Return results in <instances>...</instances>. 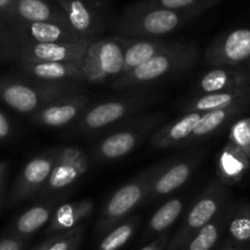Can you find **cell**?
<instances>
[{
	"mask_svg": "<svg viewBox=\"0 0 250 250\" xmlns=\"http://www.w3.org/2000/svg\"><path fill=\"white\" fill-rule=\"evenodd\" d=\"M210 7L171 10L142 0L129 5L114 24L116 36L132 39H159L187 26Z\"/></svg>",
	"mask_w": 250,
	"mask_h": 250,
	"instance_id": "cell-1",
	"label": "cell"
},
{
	"mask_svg": "<svg viewBox=\"0 0 250 250\" xmlns=\"http://www.w3.org/2000/svg\"><path fill=\"white\" fill-rule=\"evenodd\" d=\"M73 250H80V247H77V248H75Z\"/></svg>",
	"mask_w": 250,
	"mask_h": 250,
	"instance_id": "cell-45",
	"label": "cell"
},
{
	"mask_svg": "<svg viewBox=\"0 0 250 250\" xmlns=\"http://www.w3.org/2000/svg\"><path fill=\"white\" fill-rule=\"evenodd\" d=\"M248 109H250V105H237V106L227 107V109L203 112L199 124L197 125L185 146H194V144L215 137L222 129L233 124V121L238 120V117Z\"/></svg>",
	"mask_w": 250,
	"mask_h": 250,
	"instance_id": "cell-20",
	"label": "cell"
},
{
	"mask_svg": "<svg viewBox=\"0 0 250 250\" xmlns=\"http://www.w3.org/2000/svg\"><path fill=\"white\" fill-rule=\"evenodd\" d=\"M202 160L203 154L194 153L186 158L158 164V168L151 178L146 203L167 197L183 187L199 167Z\"/></svg>",
	"mask_w": 250,
	"mask_h": 250,
	"instance_id": "cell-13",
	"label": "cell"
},
{
	"mask_svg": "<svg viewBox=\"0 0 250 250\" xmlns=\"http://www.w3.org/2000/svg\"><path fill=\"white\" fill-rule=\"evenodd\" d=\"M250 85V68L212 67L200 76L194 87L195 95L227 92Z\"/></svg>",
	"mask_w": 250,
	"mask_h": 250,
	"instance_id": "cell-17",
	"label": "cell"
},
{
	"mask_svg": "<svg viewBox=\"0 0 250 250\" xmlns=\"http://www.w3.org/2000/svg\"><path fill=\"white\" fill-rule=\"evenodd\" d=\"M158 164L125 183L109 198L100 212V217L95 226V236H105L110 229L129 217L136 208L146 203L151 178Z\"/></svg>",
	"mask_w": 250,
	"mask_h": 250,
	"instance_id": "cell-6",
	"label": "cell"
},
{
	"mask_svg": "<svg viewBox=\"0 0 250 250\" xmlns=\"http://www.w3.org/2000/svg\"><path fill=\"white\" fill-rule=\"evenodd\" d=\"M12 60L20 62H82L90 43H22L14 38Z\"/></svg>",
	"mask_w": 250,
	"mask_h": 250,
	"instance_id": "cell-12",
	"label": "cell"
},
{
	"mask_svg": "<svg viewBox=\"0 0 250 250\" xmlns=\"http://www.w3.org/2000/svg\"><path fill=\"white\" fill-rule=\"evenodd\" d=\"M7 29L22 43H90L70 27L51 22L14 21Z\"/></svg>",
	"mask_w": 250,
	"mask_h": 250,
	"instance_id": "cell-15",
	"label": "cell"
},
{
	"mask_svg": "<svg viewBox=\"0 0 250 250\" xmlns=\"http://www.w3.org/2000/svg\"><path fill=\"white\" fill-rule=\"evenodd\" d=\"M205 60L211 67L250 68V27L215 37L205 50Z\"/></svg>",
	"mask_w": 250,
	"mask_h": 250,
	"instance_id": "cell-10",
	"label": "cell"
},
{
	"mask_svg": "<svg viewBox=\"0 0 250 250\" xmlns=\"http://www.w3.org/2000/svg\"><path fill=\"white\" fill-rule=\"evenodd\" d=\"M229 142L250 159V116L236 120L229 127Z\"/></svg>",
	"mask_w": 250,
	"mask_h": 250,
	"instance_id": "cell-31",
	"label": "cell"
},
{
	"mask_svg": "<svg viewBox=\"0 0 250 250\" xmlns=\"http://www.w3.org/2000/svg\"><path fill=\"white\" fill-rule=\"evenodd\" d=\"M6 172H7V164L4 163V161H1V163H0V188H1L2 181H4L5 176H6Z\"/></svg>",
	"mask_w": 250,
	"mask_h": 250,
	"instance_id": "cell-41",
	"label": "cell"
},
{
	"mask_svg": "<svg viewBox=\"0 0 250 250\" xmlns=\"http://www.w3.org/2000/svg\"><path fill=\"white\" fill-rule=\"evenodd\" d=\"M202 116L203 112H186L178 119L164 124L149 139L151 148L159 150L185 148Z\"/></svg>",
	"mask_w": 250,
	"mask_h": 250,
	"instance_id": "cell-18",
	"label": "cell"
},
{
	"mask_svg": "<svg viewBox=\"0 0 250 250\" xmlns=\"http://www.w3.org/2000/svg\"><path fill=\"white\" fill-rule=\"evenodd\" d=\"M68 20L70 27L88 41H95L111 20L106 0H55Z\"/></svg>",
	"mask_w": 250,
	"mask_h": 250,
	"instance_id": "cell-9",
	"label": "cell"
},
{
	"mask_svg": "<svg viewBox=\"0 0 250 250\" xmlns=\"http://www.w3.org/2000/svg\"><path fill=\"white\" fill-rule=\"evenodd\" d=\"M2 197H4V190H2V188H0V205H1Z\"/></svg>",
	"mask_w": 250,
	"mask_h": 250,
	"instance_id": "cell-43",
	"label": "cell"
},
{
	"mask_svg": "<svg viewBox=\"0 0 250 250\" xmlns=\"http://www.w3.org/2000/svg\"><path fill=\"white\" fill-rule=\"evenodd\" d=\"M14 42V37L9 29H0V61L12 60Z\"/></svg>",
	"mask_w": 250,
	"mask_h": 250,
	"instance_id": "cell-34",
	"label": "cell"
},
{
	"mask_svg": "<svg viewBox=\"0 0 250 250\" xmlns=\"http://www.w3.org/2000/svg\"><path fill=\"white\" fill-rule=\"evenodd\" d=\"M82 82L49 83L41 81L0 77V102L20 114L32 116L45 105L85 90Z\"/></svg>",
	"mask_w": 250,
	"mask_h": 250,
	"instance_id": "cell-3",
	"label": "cell"
},
{
	"mask_svg": "<svg viewBox=\"0 0 250 250\" xmlns=\"http://www.w3.org/2000/svg\"><path fill=\"white\" fill-rule=\"evenodd\" d=\"M59 150L60 148H53L37 154L23 166L10 192L7 200L9 207L19 204L32 195L42 192L50 177Z\"/></svg>",
	"mask_w": 250,
	"mask_h": 250,
	"instance_id": "cell-11",
	"label": "cell"
},
{
	"mask_svg": "<svg viewBox=\"0 0 250 250\" xmlns=\"http://www.w3.org/2000/svg\"><path fill=\"white\" fill-rule=\"evenodd\" d=\"M56 236H58V234H54V236H50L48 239H46V241H44L43 243H41V244H39V246H37L36 248L32 249V250H46V249L49 248V247H50V244L53 243L54 239L56 238Z\"/></svg>",
	"mask_w": 250,
	"mask_h": 250,
	"instance_id": "cell-40",
	"label": "cell"
},
{
	"mask_svg": "<svg viewBox=\"0 0 250 250\" xmlns=\"http://www.w3.org/2000/svg\"><path fill=\"white\" fill-rule=\"evenodd\" d=\"M226 233L227 238L238 246L250 244V203L232 205Z\"/></svg>",
	"mask_w": 250,
	"mask_h": 250,
	"instance_id": "cell-29",
	"label": "cell"
},
{
	"mask_svg": "<svg viewBox=\"0 0 250 250\" xmlns=\"http://www.w3.org/2000/svg\"><path fill=\"white\" fill-rule=\"evenodd\" d=\"M89 106V98L84 92L60 98L31 116L34 125L48 128H61L75 124Z\"/></svg>",
	"mask_w": 250,
	"mask_h": 250,
	"instance_id": "cell-16",
	"label": "cell"
},
{
	"mask_svg": "<svg viewBox=\"0 0 250 250\" xmlns=\"http://www.w3.org/2000/svg\"><path fill=\"white\" fill-rule=\"evenodd\" d=\"M231 203L226 205L212 221L203 227L181 250H214L224 234L226 233L227 221L232 208Z\"/></svg>",
	"mask_w": 250,
	"mask_h": 250,
	"instance_id": "cell-27",
	"label": "cell"
},
{
	"mask_svg": "<svg viewBox=\"0 0 250 250\" xmlns=\"http://www.w3.org/2000/svg\"><path fill=\"white\" fill-rule=\"evenodd\" d=\"M199 60V48L194 42H175L136 70L117 77L110 83L116 90H137L183 75Z\"/></svg>",
	"mask_w": 250,
	"mask_h": 250,
	"instance_id": "cell-2",
	"label": "cell"
},
{
	"mask_svg": "<svg viewBox=\"0 0 250 250\" xmlns=\"http://www.w3.org/2000/svg\"><path fill=\"white\" fill-rule=\"evenodd\" d=\"M237 105H250V85L227 92L200 94L189 98L182 105L183 114L186 112H208L212 110L227 109Z\"/></svg>",
	"mask_w": 250,
	"mask_h": 250,
	"instance_id": "cell-22",
	"label": "cell"
},
{
	"mask_svg": "<svg viewBox=\"0 0 250 250\" xmlns=\"http://www.w3.org/2000/svg\"><path fill=\"white\" fill-rule=\"evenodd\" d=\"M90 167L89 156L77 146H63L59 150L48 182L42 189V195H56L80 181Z\"/></svg>",
	"mask_w": 250,
	"mask_h": 250,
	"instance_id": "cell-14",
	"label": "cell"
},
{
	"mask_svg": "<svg viewBox=\"0 0 250 250\" xmlns=\"http://www.w3.org/2000/svg\"><path fill=\"white\" fill-rule=\"evenodd\" d=\"M106 1H110V0H106Z\"/></svg>",
	"mask_w": 250,
	"mask_h": 250,
	"instance_id": "cell-46",
	"label": "cell"
},
{
	"mask_svg": "<svg viewBox=\"0 0 250 250\" xmlns=\"http://www.w3.org/2000/svg\"><path fill=\"white\" fill-rule=\"evenodd\" d=\"M250 171V159L241 149L227 142L217 156V181L224 186H234L241 182Z\"/></svg>",
	"mask_w": 250,
	"mask_h": 250,
	"instance_id": "cell-25",
	"label": "cell"
},
{
	"mask_svg": "<svg viewBox=\"0 0 250 250\" xmlns=\"http://www.w3.org/2000/svg\"><path fill=\"white\" fill-rule=\"evenodd\" d=\"M172 232H167L165 234H161L158 238L153 239L150 243H148L146 246H144L143 248L139 250H166L168 243L171 241V237H172Z\"/></svg>",
	"mask_w": 250,
	"mask_h": 250,
	"instance_id": "cell-36",
	"label": "cell"
},
{
	"mask_svg": "<svg viewBox=\"0 0 250 250\" xmlns=\"http://www.w3.org/2000/svg\"><path fill=\"white\" fill-rule=\"evenodd\" d=\"M242 250H250V244H247V246L243 247V249Z\"/></svg>",
	"mask_w": 250,
	"mask_h": 250,
	"instance_id": "cell-44",
	"label": "cell"
},
{
	"mask_svg": "<svg viewBox=\"0 0 250 250\" xmlns=\"http://www.w3.org/2000/svg\"><path fill=\"white\" fill-rule=\"evenodd\" d=\"M125 45V61L122 75L136 70L139 66L144 65L155 58L159 54L164 53L172 46L175 42L159 39H132L121 37ZM121 75V76H122Z\"/></svg>",
	"mask_w": 250,
	"mask_h": 250,
	"instance_id": "cell-24",
	"label": "cell"
},
{
	"mask_svg": "<svg viewBox=\"0 0 250 250\" xmlns=\"http://www.w3.org/2000/svg\"><path fill=\"white\" fill-rule=\"evenodd\" d=\"M243 247L244 246H238V244L233 243V242L229 241V239L227 238L219 250H242L243 249Z\"/></svg>",
	"mask_w": 250,
	"mask_h": 250,
	"instance_id": "cell-39",
	"label": "cell"
},
{
	"mask_svg": "<svg viewBox=\"0 0 250 250\" xmlns=\"http://www.w3.org/2000/svg\"><path fill=\"white\" fill-rule=\"evenodd\" d=\"M166 116L161 114L134 116L103 132L92 151L93 161L111 163L129 155L160 128Z\"/></svg>",
	"mask_w": 250,
	"mask_h": 250,
	"instance_id": "cell-4",
	"label": "cell"
},
{
	"mask_svg": "<svg viewBox=\"0 0 250 250\" xmlns=\"http://www.w3.org/2000/svg\"><path fill=\"white\" fill-rule=\"evenodd\" d=\"M27 238L10 233L0 239V250H23Z\"/></svg>",
	"mask_w": 250,
	"mask_h": 250,
	"instance_id": "cell-35",
	"label": "cell"
},
{
	"mask_svg": "<svg viewBox=\"0 0 250 250\" xmlns=\"http://www.w3.org/2000/svg\"><path fill=\"white\" fill-rule=\"evenodd\" d=\"M148 5L165 7L171 10H187L193 7L208 6L212 9L225 0H142Z\"/></svg>",
	"mask_w": 250,
	"mask_h": 250,
	"instance_id": "cell-32",
	"label": "cell"
},
{
	"mask_svg": "<svg viewBox=\"0 0 250 250\" xmlns=\"http://www.w3.org/2000/svg\"><path fill=\"white\" fill-rule=\"evenodd\" d=\"M12 136V125L6 115L0 111V142L6 141Z\"/></svg>",
	"mask_w": 250,
	"mask_h": 250,
	"instance_id": "cell-38",
	"label": "cell"
},
{
	"mask_svg": "<svg viewBox=\"0 0 250 250\" xmlns=\"http://www.w3.org/2000/svg\"><path fill=\"white\" fill-rule=\"evenodd\" d=\"M125 45L119 36L98 38L90 42L82 61L85 83L104 84L122 75Z\"/></svg>",
	"mask_w": 250,
	"mask_h": 250,
	"instance_id": "cell-8",
	"label": "cell"
},
{
	"mask_svg": "<svg viewBox=\"0 0 250 250\" xmlns=\"http://www.w3.org/2000/svg\"><path fill=\"white\" fill-rule=\"evenodd\" d=\"M83 234H84V225H81L71 231L58 234L46 250H73L81 246Z\"/></svg>",
	"mask_w": 250,
	"mask_h": 250,
	"instance_id": "cell-33",
	"label": "cell"
},
{
	"mask_svg": "<svg viewBox=\"0 0 250 250\" xmlns=\"http://www.w3.org/2000/svg\"><path fill=\"white\" fill-rule=\"evenodd\" d=\"M229 204L226 186L214 181L195 199L183 217L177 231L172 234L166 250H181L203 227L207 226Z\"/></svg>",
	"mask_w": 250,
	"mask_h": 250,
	"instance_id": "cell-7",
	"label": "cell"
},
{
	"mask_svg": "<svg viewBox=\"0 0 250 250\" xmlns=\"http://www.w3.org/2000/svg\"><path fill=\"white\" fill-rule=\"evenodd\" d=\"M19 67L32 80L49 83H85L82 62H20Z\"/></svg>",
	"mask_w": 250,
	"mask_h": 250,
	"instance_id": "cell-19",
	"label": "cell"
},
{
	"mask_svg": "<svg viewBox=\"0 0 250 250\" xmlns=\"http://www.w3.org/2000/svg\"><path fill=\"white\" fill-rule=\"evenodd\" d=\"M7 28V23L4 21V20L0 19V29H6Z\"/></svg>",
	"mask_w": 250,
	"mask_h": 250,
	"instance_id": "cell-42",
	"label": "cell"
},
{
	"mask_svg": "<svg viewBox=\"0 0 250 250\" xmlns=\"http://www.w3.org/2000/svg\"><path fill=\"white\" fill-rule=\"evenodd\" d=\"M139 217L129 216L110 229L98 244L97 250H120L126 246L139 226Z\"/></svg>",
	"mask_w": 250,
	"mask_h": 250,
	"instance_id": "cell-30",
	"label": "cell"
},
{
	"mask_svg": "<svg viewBox=\"0 0 250 250\" xmlns=\"http://www.w3.org/2000/svg\"><path fill=\"white\" fill-rule=\"evenodd\" d=\"M14 21L51 22L70 27L65 12L55 0H15Z\"/></svg>",
	"mask_w": 250,
	"mask_h": 250,
	"instance_id": "cell-21",
	"label": "cell"
},
{
	"mask_svg": "<svg viewBox=\"0 0 250 250\" xmlns=\"http://www.w3.org/2000/svg\"><path fill=\"white\" fill-rule=\"evenodd\" d=\"M93 211H94V203L90 199L60 204L54 212L48 229H45V233L54 236V234L71 231L81 226L83 221L92 216Z\"/></svg>",
	"mask_w": 250,
	"mask_h": 250,
	"instance_id": "cell-23",
	"label": "cell"
},
{
	"mask_svg": "<svg viewBox=\"0 0 250 250\" xmlns=\"http://www.w3.org/2000/svg\"><path fill=\"white\" fill-rule=\"evenodd\" d=\"M185 203L183 198L176 197L161 205L149 220L144 238L155 239L160 237L161 234L170 232L171 227L177 221L178 217L182 215L186 205Z\"/></svg>",
	"mask_w": 250,
	"mask_h": 250,
	"instance_id": "cell-28",
	"label": "cell"
},
{
	"mask_svg": "<svg viewBox=\"0 0 250 250\" xmlns=\"http://www.w3.org/2000/svg\"><path fill=\"white\" fill-rule=\"evenodd\" d=\"M14 1L15 0H0V19L4 20L7 26L14 21Z\"/></svg>",
	"mask_w": 250,
	"mask_h": 250,
	"instance_id": "cell-37",
	"label": "cell"
},
{
	"mask_svg": "<svg viewBox=\"0 0 250 250\" xmlns=\"http://www.w3.org/2000/svg\"><path fill=\"white\" fill-rule=\"evenodd\" d=\"M153 95L144 92L128 93L124 97L107 99L105 102L88 106L82 116L70 127V133L76 136L103 133L106 129L137 116L148 107Z\"/></svg>",
	"mask_w": 250,
	"mask_h": 250,
	"instance_id": "cell-5",
	"label": "cell"
},
{
	"mask_svg": "<svg viewBox=\"0 0 250 250\" xmlns=\"http://www.w3.org/2000/svg\"><path fill=\"white\" fill-rule=\"evenodd\" d=\"M59 205H60L59 198H53L44 203L33 205L17 217L12 226L11 233L22 238H28L29 236L34 234L38 229L50 222Z\"/></svg>",
	"mask_w": 250,
	"mask_h": 250,
	"instance_id": "cell-26",
	"label": "cell"
}]
</instances>
